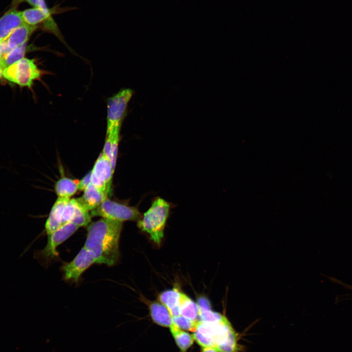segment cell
<instances>
[{
  "instance_id": "cell-20",
  "label": "cell",
  "mask_w": 352,
  "mask_h": 352,
  "mask_svg": "<svg viewBox=\"0 0 352 352\" xmlns=\"http://www.w3.org/2000/svg\"><path fill=\"white\" fill-rule=\"evenodd\" d=\"M170 329L176 345L182 352H185L193 345L195 340L193 335L182 330L175 324Z\"/></svg>"
},
{
  "instance_id": "cell-18",
  "label": "cell",
  "mask_w": 352,
  "mask_h": 352,
  "mask_svg": "<svg viewBox=\"0 0 352 352\" xmlns=\"http://www.w3.org/2000/svg\"><path fill=\"white\" fill-rule=\"evenodd\" d=\"M24 22L32 26H37L39 23L47 22L50 17V12L48 9L44 10L40 8L25 10L22 12Z\"/></svg>"
},
{
  "instance_id": "cell-12",
  "label": "cell",
  "mask_w": 352,
  "mask_h": 352,
  "mask_svg": "<svg viewBox=\"0 0 352 352\" xmlns=\"http://www.w3.org/2000/svg\"><path fill=\"white\" fill-rule=\"evenodd\" d=\"M24 23L22 12L10 10L0 18V42L4 41L16 28Z\"/></svg>"
},
{
  "instance_id": "cell-5",
  "label": "cell",
  "mask_w": 352,
  "mask_h": 352,
  "mask_svg": "<svg viewBox=\"0 0 352 352\" xmlns=\"http://www.w3.org/2000/svg\"><path fill=\"white\" fill-rule=\"evenodd\" d=\"M90 214L91 216L101 217L121 222L128 220L138 221L142 215L136 207L108 198L91 210Z\"/></svg>"
},
{
  "instance_id": "cell-16",
  "label": "cell",
  "mask_w": 352,
  "mask_h": 352,
  "mask_svg": "<svg viewBox=\"0 0 352 352\" xmlns=\"http://www.w3.org/2000/svg\"><path fill=\"white\" fill-rule=\"evenodd\" d=\"M180 291L176 288L167 290L159 296L160 302L169 311L172 316L179 315Z\"/></svg>"
},
{
  "instance_id": "cell-4",
  "label": "cell",
  "mask_w": 352,
  "mask_h": 352,
  "mask_svg": "<svg viewBox=\"0 0 352 352\" xmlns=\"http://www.w3.org/2000/svg\"><path fill=\"white\" fill-rule=\"evenodd\" d=\"M42 73L34 60L23 58L4 68L2 76L10 82L22 87L31 88L34 80L41 77Z\"/></svg>"
},
{
  "instance_id": "cell-21",
  "label": "cell",
  "mask_w": 352,
  "mask_h": 352,
  "mask_svg": "<svg viewBox=\"0 0 352 352\" xmlns=\"http://www.w3.org/2000/svg\"><path fill=\"white\" fill-rule=\"evenodd\" d=\"M25 51L26 44L4 52L1 63L2 70L22 59Z\"/></svg>"
},
{
  "instance_id": "cell-17",
  "label": "cell",
  "mask_w": 352,
  "mask_h": 352,
  "mask_svg": "<svg viewBox=\"0 0 352 352\" xmlns=\"http://www.w3.org/2000/svg\"><path fill=\"white\" fill-rule=\"evenodd\" d=\"M79 180L63 176L55 183L54 189L58 198H70L78 190Z\"/></svg>"
},
{
  "instance_id": "cell-30",
  "label": "cell",
  "mask_w": 352,
  "mask_h": 352,
  "mask_svg": "<svg viewBox=\"0 0 352 352\" xmlns=\"http://www.w3.org/2000/svg\"><path fill=\"white\" fill-rule=\"evenodd\" d=\"M24 0H13V3L14 4L16 5V4H18L22 2Z\"/></svg>"
},
{
  "instance_id": "cell-26",
  "label": "cell",
  "mask_w": 352,
  "mask_h": 352,
  "mask_svg": "<svg viewBox=\"0 0 352 352\" xmlns=\"http://www.w3.org/2000/svg\"><path fill=\"white\" fill-rule=\"evenodd\" d=\"M197 304L199 308H211L210 303L205 297H199Z\"/></svg>"
},
{
  "instance_id": "cell-23",
  "label": "cell",
  "mask_w": 352,
  "mask_h": 352,
  "mask_svg": "<svg viewBox=\"0 0 352 352\" xmlns=\"http://www.w3.org/2000/svg\"><path fill=\"white\" fill-rule=\"evenodd\" d=\"M121 125H118L113 127L110 131L107 132L106 134L109 132H111L112 135V144L111 149V164L112 169L114 172L116 159L118 154V144L119 142L120 131Z\"/></svg>"
},
{
  "instance_id": "cell-11",
  "label": "cell",
  "mask_w": 352,
  "mask_h": 352,
  "mask_svg": "<svg viewBox=\"0 0 352 352\" xmlns=\"http://www.w3.org/2000/svg\"><path fill=\"white\" fill-rule=\"evenodd\" d=\"M37 26H32L26 23L14 30L3 42L5 52L26 44L30 35L36 29Z\"/></svg>"
},
{
  "instance_id": "cell-3",
  "label": "cell",
  "mask_w": 352,
  "mask_h": 352,
  "mask_svg": "<svg viewBox=\"0 0 352 352\" xmlns=\"http://www.w3.org/2000/svg\"><path fill=\"white\" fill-rule=\"evenodd\" d=\"M234 332V330L226 318L216 324H208L198 321L193 336L201 347H212L216 349Z\"/></svg>"
},
{
  "instance_id": "cell-9",
  "label": "cell",
  "mask_w": 352,
  "mask_h": 352,
  "mask_svg": "<svg viewBox=\"0 0 352 352\" xmlns=\"http://www.w3.org/2000/svg\"><path fill=\"white\" fill-rule=\"evenodd\" d=\"M94 263V258L84 246L70 262L64 265V278L66 281L77 282L84 271Z\"/></svg>"
},
{
  "instance_id": "cell-24",
  "label": "cell",
  "mask_w": 352,
  "mask_h": 352,
  "mask_svg": "<svg viewBox=\"0 0 352 352\" xmlns=\"http://www.w3.org/2000/svg\"><path fill=\"white\" fill-rule=\"evenodd\" d=\"M173 323L180 329L194 332L196 329L198 321L192 320L181 315L172 316Z\"/></svg>"
},
{
  "instance_id": "cell-2",
  "label": "cell",
  "mask_w": 352,
  "mask_h": 352,
  "mask_svg": "<svg viewBox=\"0 0 352 352\" xmlns=\"http://www.w3.org/2000/svg\"><path fill=\"white\" fill-rule=\"evenodd\" d=\"M171 208L164 198L157 197L148 209L137 221L138 227L149 235L151 239L159 245L164 236V230Z\"/></svg>"
},
{
  "instance_id": "cell-25",
  "label": "cell",
  "mask_w": 352,
  "mask_h": 352,
  "mask_svg": "<svg viewBox=\"0 0 352 352\" xmlns=\"http://www.w3.org/2000/svg\"><path fill=\"white\" fill-rule=\"evenodd\" d=\"M91 183V171L79 181L78 190L84 191Z\"/></svg>"
},
{
  "instance_id": "cell-10",
  "label": "cell",
  "mask_w": 352,
  "mask_h": 352,
  "mask_svg": "<svg viewBox=\"0 0 352 352\" xmlns=\"http://www.w3.org/2000/svg\"><path fill=\"white\" fill-rule=\"evenodd\" d=\"M89 211L86 209L77 198L69 199L63 212L62 225L71 222L78 226L86 225L89 220Z\"/></svg>"
},
{
  "instance_id": "cell-14",
  "label": "cell",
  "mask_w": 352,
  "mask_h": 352,
  "mask_svg": "<svg viewBox=\"0 0 352 352\" xmlns=\"http://www.w3.org/2000/svg\"><path fill=\"white\" fill-rule=\"evenodd\" d=\"M69 199L58 198L55 202L45 224V230L47 235L62 225L63 212Z\"/></svg>"
},
{
  "instance_id": "cell-22",
  "label": "cell",
  "mask_w": 352,
  "mask_h": 352,
  "mask_svg": "<svg viewBox=\"0 0 352 352\" xmlns=\"http://www.w3.org/2000/svg\"><path fill=\"white\" fill-rule=\"evenodd\" d=\"M198 316L200 321L208 324L218 323L226 318L224 315L215 312L211 308H199Z\"/></svg>"
},
{
  "instance_id": "cell-28",
  "label": "cell",
  "mask_w": 352,
  "mask_h": 352,
  "mask_svg": "<svg viewBox=\"0 0 352 352\" xmlns=\"http://www.w3.org/2000/svg\"><path fill=\"white\" fill-rule=\"evenodd\" d=\"M5 52V48L2 42H0V69H2L1 67V63L2 59L3 54Z\"/></svg>"
},
{
  "instance_id": "cell-29",
  "label": "cell",
  "mask_w": 352,
  "mask_h": 352,
  "mask_svg": "<svg viewBox=\"0 0 352 352\" xmlns=\"http://www.w3.org/2000/svg\"><path fill=\"white\" fill-rule=\"evenodd\" d=\"M201 352H218L212 347H201Z\"/></svg>"
},
{
  "instance_id": "cell-31",
  "label": "cell",
  "mask_w": 352,
  "mask_h": 352,
  "mask_svg": "<svg viewBox=\"0 0 352 352\" xmlns=\"http://www.w3.org/2000/svg\"><path fill=\"white\" fill-rule=\"evenodd\" d=\"M2 70L0 69V78L2 76Z\"/></svg>"
},
{
  "instance_id": "cell-15",
  "label": "cell",
  "mask_w": 352,
  "mask_h": 352,
  "mask_svg": "<svg viewBox=\"0 0 352 352\" xmlns=\"http://www.w3.org/2000/svg\"><path fill=\"white\" fill-rule=\"evenodd\" d=\"M149 308L153 320L157 325L169 328L174 325L169 311L160 302H152Z\"/></svg>"
},
{
  "instance_id": "cell-7",
  "label": "cell",
  "mask_w": 352,
  "mask_h": 352,
  "mask_svg": "<svg viewBox=\"0 0 352 352\" xmlns=\"http://www.w3.org/2000/svg\"><path fill=\"white\" fill-rule=\"evenodd\" d=\"M79 227L71 222L63 224L58 229L47 235L48 239L44 248L36 254L38 258L51 260L58 255L57 248L69 238Z\"/></svg>"
},
{
  "instance_id": "cell-1",
  "label": "cell",
  "mask_w": 352,
  "mask_h": 352,
  "mask_svg": "<svg viewBox=\"0 0 352 352\" xmlns=\"http://www.w3.org/2000/svg\"><path fill=\"white\" fill-rule=\"evenodd\" d=\"M122 228V222L105 218L88 226L84 246L92 255L96 263L112 266L117 262Z\"/></svg>"
},
{
  "instance_id": "cell-13",
  "label": "cell",
  "mask_w": 352,
  "mask_h": 352,
  "mask_svg": "<svg viewBox=\"0 0 352 352\" xmlns=\"http://www.w3.org/2000/svg\"><path fill=\"white\" fill-rule=\"evenodd\" d=\"M109 194L98 189L91 183L84 190L82 197L77 199L88 211H91L108 198Z\"/></svg>"
},
{
  "instance_id": "cell-6",
  "label": "cell",
  "mask_w": 352,
  "mask_h": 352,
  "mask_svg": "<svg viewBox=\"0 0 352 352\" xmlns=\"http://www.w3.org/2000/svg\"><path fill=\"white\" fill-rule=\"evenodd\" d=\"M132 94V89L125 88L119 91L108 99L107 132L115 126L121 125L127 105Z\"/></svg>"
},
{
  "instance_id": "cell-27",
  "label": "cell",
  "mask_w": 352,
  "mask_h": 352,
  "mask_svg": "<svg viewBox=\"0 0 352 352\" xmlns=\"http://www.w3.org/2000/svg\"><path fill=\"white\" fill-rule=\"evenodd\" d=\"M28 2L35 7L40 8L44 10H47L44 0H27Z\"/></svg>"
},
{
  "instance_id": "cell-19",
  "label": "cell",
  "mask_w": 352,
  "mask_h": 352,
  "mask_svg": "<svg viewBox=\"0 0 352 352\" xmlns=\"http://www.w3.org/2000/svg\"><path fill=\"white\" fill-rule=\"evenodd\" d=\"M179 308L180 315L192 320H197L199 313L197 304L186 294L180 291Z\"/></svg>"
},
{
  "instance_id": "cell-8",
  "label": "cell",
  "mask_w": 352,
  "mask_h": 352,
  "mask_svg": "<svg viewBox=\"0 0 352 352\" xmlns=\"http://www.w3.org/2000/svg\"><path fill=\"white\" fill-rule=\"evenodd\" d=\"M113 173L110 160L102 153L91 171V183L98 189L109 194Z\"/></svg>"
}]
</instances>
